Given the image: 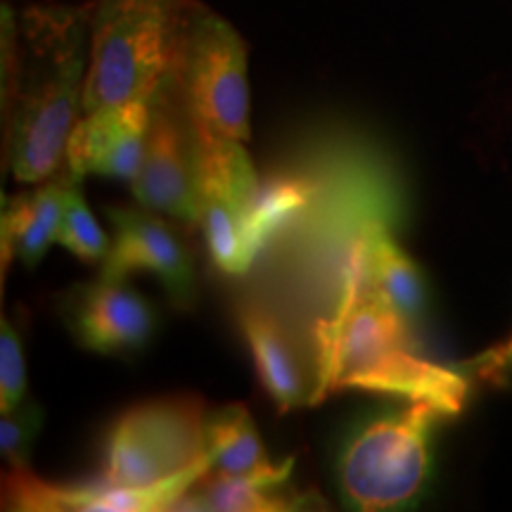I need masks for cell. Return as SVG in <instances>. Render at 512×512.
Masks as SVG:
<instances>
[{
    "instance_id": "6da1fadb",
    "label": "cell",
    "mask_w": 512,
    "mask_h": 512,
    "mask_svg": "<svg viewBox=\"0 0 512 512\" xmlns=\"http://www.w3.org/2000/svg\"><path fill=\"white\" fill-rule=\"evenodd\" d=\"M93 10L36 5L15 19L3 5L5 150L19 183L55 176L83 112Z\"/></svg>"
},
{
    "instance_id": "7a4b0ae2",
    "label": "cell",
    "mask_w": 512,
    "mask_h": 512,
    "mask_svg": "<svg viewBox=\"0 0 512 512\" xmlns=\"http://www.w3.org/2000/svg\"><path fill=\"white\" fill-rule=\"evenodd\" d=\"M313 344L311 403L339 389H361L430 403L444 415L463 411L470 384L458 370L420 356L411 325L366 283L354 242L342 264L332 313L313 325Z\"/></svg>"
},
{
    "instance_id": "3957f363",
    "label": "cell",
    "mask_w": 512,
    "mask_h": 512,
    "mask_svg": "<svg viewBox=\"0 0 512 512\" xmlns=\"http://www.w3.org/2000/svg\"><path fill=\"white\" fill-rule=\"evenodd\" d=\"M181 15L183 0H100L91 19L83 112L155 100L174 67Z\"/></svg>"
},
{
    "instance_id": "277c9868",
    "label": "cell",
    "mask_w": 512,
    "mask_h": 512,
    "mask_svg": "<svg viewBox=\"0 0 512 512\" xmlns=\"http://www.w3.org/2000/svg\"><path fill=\"white\" fill-rule=\"evenodd\" d=\"M441 411L422 401L358 425L337 460V482L351 508L380 512L413 503L430 477V434Z\"/></svg>"
},
{
    "instance_id": "5b68a950",
    "label": "cell",
    "mask_w": 512,
    "mask_h": 512,
    "mask_svg": "<svg viewBox=\"0 0 512 512\" xmlns=\"http://www.w3.org/2000/svg\"><path fill=\"white\" fill-rule=\"evenodd\" d=\"M171 79L195 126L247 143L249 72L240 31L200 3H185Z\"/></svg>"
},
{
    "instance_id": "8992f818",
    "label": "cell",
    "mask_w": 512,
    "mask_h": 512,
    "mask_svg": "<svg viewBox=\"0 0 512 512\" xmlns=\"http://www.w3.org/2000/svg\"><path fill=\"white\" fill-rule=\"evenodd\" d=\"M204 420L207 413L197 396L140 403L121 415L107 434L100 477L145 489L207 463Z\"/></svg>"
},
{
    "instance_id": "52a82bcc",
    "label": "cell",
    "mask_w": 512,
    "mask_h": 512,
    "mask_svg": "<svg viewBox=\"0 0 512 512\" xmlns=\"http://www.w3.org/2000/svg\"><path fill=\"white\" fill-rule=\"evenodd\" d=\"M190 126L200 228L209 256L226 275H245L256 261L249 252L247 226L261 181L240 140L216 136L192 121Z\"/></svg>"
},
{
    "instance_id": "ba28073f",
    "label": "cell",
    "mask_w": 512,
    "mask_h": 512,
    "mask_svg": "<svg viewBox=\"0 0 512 512\" xmlns=\"http://www.w3.org/2000/svg\"><path fill=\"white\" fill-rule=\"evenodd\" d=\"M131 188L143 209L162 214L178 226L200 228L195 138L171 72L152 100L145 157Z\"/></svg>"
},
{
    "instance_id": "9c48e42d",
    "label": "cell",
    "mask_w": 512,
    "mask_h": 512,
    "mask_svg": "<svg viewBox=\"0 0 512 512\" xmlns=\"http://www.w3.org/2000/svg\"><path fill=\"white\" fill-rule=\"evenodd\" d=\"M114 240L102 259L100 278L121 283L136 271L152 273L164 285L178 309H190L197 299V278L185 242L162 214L150 209H107Z\"/></svg>"
},
{
    "instance_id": "30bf717a",
    "label": "cell",
    "mask_w": 512,
    "mask_h": 512,
    "mask_svg": "<svg viewBox=\"0 0 512 512\" xmlns=\"http://www.w3.org/2000/svg\"><path fill=\"white\" fill-rule=\"evenodd\" d=\"M209 470L207 463L192 467L162 484L133 489L95 479L86 484H57L36 477L29 467L3 479V508L15 512H166Z\"/></svg>"
},
{
    "instance_id": "8fae6325",
    "label": "cell",
    "mask_w": 512,
    "mask_h": 512,
    "mask_svg": "<svg viewBox=\"0 0 512 512\" xmlns=\"http://www.w3.org/2000/svg\"><path fill=\"white\" fill-rule=\"evenodd\" d=\"M62 318L83 349L105 356L136 354L157 328L152 304L124 280L72 287L62 297Z\"/></svg>"
},
{
    "instance_id": "7c38bea8",
    "label": "cell",
    "mask_w": 512,
    "mask_h": 512,
    "mask_svg": "<svg viewBox=\"0 0 512 512\" xmlns=\"http://www.w3.org/2000/svg\"><path fill=\"white\" fill-rule=\"evenodd\" d=\"M152 102L83 112L67 143L64 164L79 176H105L133 183L145 157Z\"/></svg>"
},
{
    "instance_id": "4fadbf2b",
    "label": "cell",
    "mask_w": 512,
    "mask_h": 512,
    "mask_svg": "<svg viewBox=\"0 0 512 512\" xmlns=\"http://www.w3.org/2000/svg\"><path fill=\"white\" fill-rule=\"evenodd\" d=\"M294 460L273 465L271 470L254 475H219L204 472L185 494L178 498L174 510H219V512H283L302 510L323 503L316 494H299L292 484Z\"/></svg>"
},
{
    "instance_id": "5bb4252c",
    "label": "cell",
    "mask_w": 512,
    "mask_h": 512,
    "mask_svg": "<svg viewBox=\"0 0 512 512\" xmlns=\"http://www.w3.org/2000/svg\"><path fill=\"white\" fill-rule=\"evenodd\" d=\"M240 330L252 351L261 387L271 396L280 413L311 406L313 384L306 382L297 351L278 316L266 306L247 302L238 309Z\"/></svg>"
},
{
    "instance_id": "9a60e30c",
    "label": "cell",
    "mask_w": 512,
    "mask_h": 512,
    "mask_svg": "<svg viewBox=\"0 0 512 512\" xmlns=\"http://www.w3.org/2000/svg\"><path fill=\"white\" fill-rule=\"evenodd\" d=\"M354 247L361 259L366 283L389 309H394L411 328L425 316V278L415 261L394 240L387 223L377 219L361 228Z\"/></svg>"
},
{
    "instance_id": "2e32d148",
    "label": "cell",
    "mask_w": 512,
    "mask_h": 512,
    "mask_svg": "<svg viewBox=\"0 0 512 512\" xmlns=\"http://www.w3.org/2000/svg\"><path fill=\"white\" fill-rule=\"evenodd\" d=\"M67 166L48 181L36 183L34 190L19 192L3 209V261L19 259L27 268L41 264L48 247L60 233Z\"/></svg>"
},
{
    "instance_id": "e0dca14e",
    "label": "cell",
    "mask_w": 512,
    "mask_h": 512,
    "mask_svg": "<svg viewBox=\"0 0 512 512\" xmlns=\"http://www.w3.org/2000/svg\"><path fill=\"white\" fill-rule=\"evenodd\" d=\"M204 458L209 463V472L235 477L271 470L275 465L268 458L252 415L242 403H230L207 415Z\"/></svg>"
},
{
    "instance_id": "ac0fdd59",
    "label": "cell",
    "mask_w": 512,
    "mask_h": 512,
    "mask_svg": "<svg viewBox=\"0 0 512 512\" xmlns=\"http://www.w3.org/2000/svg\"><path fill=\"white\" fill-rule=\"evenodd\" d=\"M316 190L313 178L294 171H280L261 181L247 226L249 252L254 259L311 207Z\"/></svg>"
},
{
    "instance_id": "d6986e66",
    "label": "cell",
    "mask_w": 512,
    "mask_h": 512,
    "mask_svg": "<svg viewBox=\"0 0 512 512\" xmlns=\"http://www.w3.org/2000/svg\"><path fill=\"white\" fill-rule=\"evenodd\" d=\"M81 181L83 176L67 166V190H64V209L57 242L64 249H69L79 261H86V264H98L100 261L102 264L107 249H110V242H107L105 230L95 221L93 211L88 209Z\"/></svg>"
},
{
    "instance_id": "ffe728a7",
    "label": "cell",
    "mask_w": 512,
    "mask_h": 512,
    "mask_svg": "<svg viewBox=\"0 0 512 512\" xmlns=\"http://www.w3.org/2000/svg\"><path fill=\"white\" fill-rule=\"evenodd\" d=\"M43 411L36 403L24 401L0 418V453L15 470L29 467L31 446L41 432Z\"/></svg>"
},
{
    "instance_id": "44dd1931",
    "label": "cell",
    "mask_w": 512,
    "mask_h": 512,
    "mask_svg": "<svg viewBox=\"0 0 512 512\" xmlns=\"http://www.w3.org/2000/svg\"><path fill=\"white\" fill-rule=\"evenodd\" d=\"M27 401V358L15 323H0V413Z\"/></svg>"
},
{
    "instance_id": "7402d4cb",
    "label": "cell",
    "mask_w": 512,
    "mask_h": 512,
    "mask_svg": "<svg viewBox=\"0 0 512 512\" xmlns=\"http://www.w3.org/2000/svg\"><path fill=\"white\" fill-rule=\"evenodd\" d=\"M472 366L486 377H501L505 370L512 368V339H508L498 349L486 351L477 361H472Z\"/></svg>"
}]
</instances>
